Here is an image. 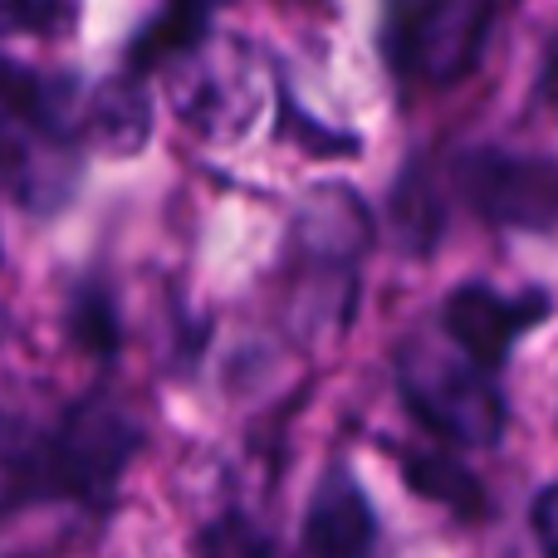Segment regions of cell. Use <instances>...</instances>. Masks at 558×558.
<instances>
[{"mask_svg":"<svg viewBox=\"0 0 558 558\" xmlns=\"http://www.w3.org/2000/svg\"><path fill=\"white\" fill-rule=\"evenodd\" d=\"M397 392L426 432L465 451H490L510 422L490 373L432 338H416L397 353Z\"/></svg>","mask_w":558,"mask_h":558,"instance_id":"1","label":"cell"},{"mask_svg":"<svg viewBox=\"0 0 558 558\" xmlns=\"http://www.w3.org/2000/svg\"><path fill=\"white\" fill-rule=\"evenodd\" d=\"M143 446V426L118 397H84L74 402L59 426L45 436L39 456V490L74 495V500H108L118 475Z\"/></svg>","mask_w":558,"mask_h":558,"instance_id":"2","label":"cell"},{"mask_svg":"<svg viewBox=\"0 0 558 558\" xmlns=\"http://www.w3.org/2000/svg\"><path fill=\"white\" fill-rule=\"evenodd\" d=\"M461 186L471 206L505 231H558V162L505 147H481L461 162Z\"/></svg>","mask_w":558,"mask_h":558,"instance_id":"3","label":"cell"},{"mask_svg":"<svg viewBox=\"0 0 558 558\" xmlns=\"http://www.w3.org/2000/svg\"><path fill=\"white\" fill-rule=\"evenodd\" d=\"M495 0H416L407 10V69L426 84H456L485 54Z\"/></svg>","mask_w":558,"mask_h":558,"instance_id":"4","label":"cell"},{"mask_svg":"<svg viewBox=\"0 0 558 558\" xmlns=\"http://www.w3.org/2000/svg\"><path fill=\"white\" fill-rule=\"evenodd\" d=\"M549 308L554 304L544 289H524L520 299H505V294H495L490 284H461L446 294L441 324H446V333L456 338V353L490 373V367H500L505 357H510L514 338H520L524 328L549 318Z\"/></svg>","mask_w":558,"mask_h":558,"instance_id":"5","label":"cell"},{"mask_svg":"<svg viewBox=\"0 0 558 558\" xmlns=\"http://www.w3.org/2000/svg\"><path fill=\"white\" fill-rule=\"evenodd\" d=\"M373 544H377V520L363 485L353 481L348 465H328L304 514V549L314 558H367Z\"/></svg>","mask_w":558,"mask_h":558,"instance_id":"6","label":"cell"},{"mask_svg":"<svg viewBox=\"0 0 558 558\" xmlns=\"http://www.w3.org/2000/svg\"><path fill=\"white\" fill-rule=\"evenodd\" d=\"M294 245L314 265H348L373 245V216L363 196L343 182H324L304 196L294 216Z\"/></svg>","mask_w":558,"mask_h":558,"instance_id":"7","label":"cell"},{"mask_svg":"<svg viewBox=\"0 0 558 558\" xmlns=\"http://www.w3.org/2000/svg\"><path fill=\"white\" fill-rule=\"evenodd\" d=\"M172 104L206 137H235L255 113V94L241 84V74L202 54H182V69L172 74Z\"/></svg>","mask_w":558,"mask_h":558,"instance_id":"8","label":"cell"},{"mask_svg":"<svg viewBox=\"0 0 558 558\" xmlns=\"http://www.w3.org/2000/svg\"><path fill=\"white\" fill-rule=\"evenodd\" d=\"M78 123H84L88 143H98L113 157H133L153 137V98L133 74L108 78L94 88L88 104H78Z\"/></svg>","mask_w":558,"mask_h":558,"instance_id":"9","label":"cell"},{"mask_svg":"<svg viewBox=\"0 0 558 558\" xmlns=\"http://www.w3.org/2000/svg\"><path fill=\"white\" fill-rule=\"evenodd\" d=\"M392 231L402 251L426 255L446 231V202H441V186H436L432 167L416 157L407 162V172L397 177L392 186Z\"/></svg>","mask_w":558,"mask_h":558,"instance_id":"10","label":"cell"},{"mask_svg":"<svg viewBox=\"0 0 558 558\" xmlns=\"http://www.w3.org/2000/svg\"><path fill=\"white\" fill-rule=\"evenodd\" d=\"M402 481L412 485L422 500L441 505V510L461 514V520H481L490 505H485V490L461 461L436 451H402Z\"/></svg>","mask_w":558,"mask_h":558,"instance_id":"11","label":"cell"},{"mask_svg":"<svg viewBox=\"0 0 558 558\" xmlns=\"http://www.w3.org/2000/svg\"><path fill=\"white\" fill-rule=\"evenodd\" d=\"M78 25V0H0V35L59 39Z\"/></svg>","mask_w":558,"mask_h":558,"instance_id":"12","label":"cell"},{"mask_svg":"<svg viewBox=\"0 0 558 558\" xmlns=\"http://www.w3.org/2000/svg\"><path fill=\"white\" fill-rule=\"evenodd\" d=\"M196 558H284V554H279L251 520L226 514V520H216V524H206L202 530V539H196Z\"/></svg>","mask_w":558,"mask_h":558,"instance_id":"13","label":"cell"},{"mask_svg":"<svg viewBox=\"0 0 558 558\" xmlns=\"http://www.w3.org/2000/svg\"><path fill=\"white\" fill-rule=\"evenodd\" d=\"M279 118H284V133H294V147H304V153H314V157H357V137L353 133H333V128L314 123L294 98H284Z\"/></svg>","mask_w":558,"mask_h":558,"instance_id":"14","label":"cell"},{"mask_svg":"<svg viewBox=\"0 0 558 558\" xmlns=\"http://www.w3.org/2000/svg\"><path fill=\"white\" fill-rule=\"evenodd\" d=\"M74 338L88 348V353H113V348H118L113 304H108L104 294L78 299V308H74Z\"/></svg>","mask_w":558,"mask_h":558,"instance_id":"15","label":"cell"},{"mask_svg":"<svg viewBox=\"0 0 558 558\" xmlns=\"http://www.w3.org/2000/svg\"><path fill=\"white\" fill-rule=\"evenodd\" d=\"M530 524H534V539H539L544 558H558V485H544L539 500L530 510Z\"/></svg>","mask_w":558,"mask_h":558,"instance_id":"16","label":"cell"},{"mask_svg":"<svg viewBox=\"0 0 558 558\" xmlns=\"http://www.w3.org/2000/svg\"><path fill=\"white\" fill-rule=\"evenodd\" d=\"M544 98H549V104H558V54L549 59V69H544Z\"/></svg>","mask_w":558,"mask_h":558,"instance_id":"17","label":"cell"},{"mask_svg":"<svg viewBox=\"0 0 558 558\" xmlns=\"http://www.w3.org/2000/svg\"><path fill=\"white\" fill-rule=\"evenodd\" d=\"M182 5H192V10H202V15H206V10H211V0H182Z\"/></svg>","mask_w":558,"mask_h":558,"instance_id":"18","label":"cell"}]
</instances>
